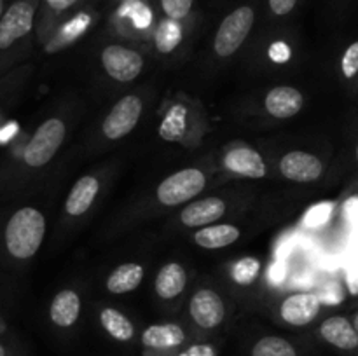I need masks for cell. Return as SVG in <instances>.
<instances>
[{"instance_id": "cell-1", "label": "cell", "mask_w": 358, "mask_h": 356, "mask_svg": "<svg viewBox=\"0 0 358 356\" xmlns=\"http://www.w3.org/2000/svg\"><path fill=\"white\" fill-rule=\"evenodd\" d=\"M45 216L35 206L14 209L0 230V255L9 262H28L44 243Z\"/></svg>"}, {"instance_id": "cell-2", "label": "cell", "mask_w": 358, "mask_h": 356, "mask_svg": "<svg viewBox=\"0 0 358 356\" xmlns=\"http://www.w3.org/2000/svg\"><path fill=\"white\" fill-rule=\"evenodd\" d=\"M37 6L34 0H14L0 20V72L14 56L17 45L27 40L35 27Z\"/></svg>"}, {"instance_id": "cell-3", "label": "cell", "mask_w": 358, "mask_h": 356, "mask_svg": "<svg viewBox=\"0 0 358 356\" xmlns=\"http://www.w3.org/2000/svg\"><path fill=\"white\" fill-rule=\"evenodd\" d=\"M66 136V126L62 119L49 117L38 126L23 147L20 163L24 170H41L51 163Z\"/></svg>"}, {"instance_id": "cell-4", "label": "cell", "mask_w": 358, "mask_h": 356, "mask_svg": "<svg viewBox=\"0 0 358 356\" xmlns=\"http://www.w3.org/2000/svg\"><path fill=\"white\" fill-rule=\"evenodd\" d=\"M254 17L255 14L252 7L241 6L220 23L213 40V47L220 58L234 54L243 45L254 24Z\"/></svg>"}, {"instance_id": "cell-5", "label": "cell", "mask_w": 358, "mask_h": 356, "mask_svg": "<svg viewBox=\"0 0 358 356\" xmlns=\"http://www.w3.org/2000/svg\"><path fill=\"white\" fill-rule=\"evenodd\" d=\"M206 178L198 168H187L164 178L157 187V199L164 206H177L191 201L205 188Z\"/></svg>"}, {"instance_id": "cell-6", "label": "cell", "mask_w": 358, "mask_h": 356, "mask_svg": "<svg viewBox=\"0 0 358 356\" xmlns=\"http://www.w3.org/2000/svg\"><path fill=\"white\" fill-rule=\"evenodd\" d=\"M142 100L136 94H126L124 98L114 105L110 114L105 117L103 126V135L108 140H119L122 136L129 135L138 124L140 115H142Z\"/></svg>"}, {"instance_id": "cell-7", "label": "cell", "mask_w": 358, "mask_h": 356, "mask_svg": "<svg viewBox=\"0 0 358 356\" xmlns=\"http://www.w3.org/2000/svg\"><path fill=\"white\" fill-rule=\"evenodd\" d=\"M101 65L112 79L119 82H131L142 73L143 58L133 49L112 44L101 52Z\"/></svg>"}, {"instance_id": "cell-8", "label": "cell", "mask_w": 358, "mask_h": 356, "mask_svg": "<svg viewBox=\"0 0 358 356\" xmlns=\"http://www.w3.org/2000/svg\"><path fill=\"white\" fill-rule=\"evenodd\" d=\"M189 313L192 321L205 330H213L226 318V306L222 297L208 288H201L191 297Z\"/></svg>"}, {"instance_id": "cell-9", "label": "cell", "mask_w": 358, "mask_h": 356, "mask_svg": "<svg viewBox=\"0 0 358 356\" xmlns=\"http://www.w3.org/2000/svg\"><path fill=\"white\" fill-rule=\"evenodd\" d=\"M318 334L332 348L350 355H358V332L348 316L334 314L325 318L318 328Z\"/></svg>"}, {"instance_id": "cell-10", "label": "cell", "mask_w": 358, "mask_h": 356, "mask_svg": "<svg viewBox=\"0 0 358 356\" xmlns=\"http://www.w3.org/2000/svg\"><path fill=\"white\" fill-rule=\"evenodd\" d=\"M322 299L313 292H299L287 297L280 306V316L292 327H306L318 316Z\"/></svg>"}, {"instance_id": "cell-11", "label": "cell", "mask_w": 358, "mask_h": 356, "mask_svg": "<svg viewBox=\"0 0 358 356\" xmlns=\"http://www.w3.org/2000/svg\"><path fill=\"white\" fill-rule=\"evenodd\" d=\"M280 171L287 180L301 181H315L324 173V164L317 156L304 150H292L285 154L280 161Z\"/></svg>"}, {"instance_id": "cell-12", "label": "cell", "mask_w": 358, "mask_h": 356, "mask_svg": "<svg viewBox=\"0 0 358 356\" xmlns=\"http://www.w3.org/2000/svg\"><path fill=\"white\" fill-rule=\"evenodd\" d=\"M224 166L233 173L247 178H262L266 175V164L261 154L250 147H234L224 156Z\"/></svg>"}, {"instance_id": "cell-13", "label": "cell", "mask_w": 358, "mask_h": 356, "mask_svg": "<svg viewBox=\"0 0 358 356\" xmlns=\"http://www.w3.org/2000/svg\"><path fill=\"white\" fill-rule=\"evenodd\" d=\"M304 105L303 93L296 87L278 86L266 94L264 107L273 117L290 119L301 112Z\"/></svg>"}, {"instance_id": "cell-14", "label": "cell", "mask_w": 358, "mask_h": 356, "mask_svg": "<svg viewBox=\"0 0 358 356\" xmlns=\"http://www.w3.org/2000/svg\"><path fill=\"white\" fill-rule=\"evenodd\" d=\"M226 213V202L220 198H206L185 206L180 213V222L187 227H206L220 220Z\"/></svg>"}, {"instance_id": "cell-15", "label": "cell", "mask_w": 358, "mask_h": 356, "mask_svg": "<svg viewBox=\"0 0 358 356\" xmlns=\"http://www.w3.org/2000/svg\"><path fill=\"white\" fill-rule=\"evenodd\" d=\"M98 191H100V181L91 175L79 178L73 184L69 198L65 201V209L70 216H80L91 208L93 201L96 199Z\"/></svg>"}, {"instance_id": "cell-16", "label": "cell", "mask_w": 358, "mask_h": 356, "mask_svg": "<svg viewBox=\"0 0 358 356\" xmlns=\"http://www.w3.org/2000/svg\"><path fill=\"white\" fill-rule=\"evenodd\" d=\"M80 314V297L73 290H62L56 293L49 307V318L59 328H70L76 325Z\"/></svg>"}, {"instance_id": "cell-17", "label": "cell", "mask_w": 358, "mask_h": 356, "mask_svg": "<svg viewBox=\"0 0 358 356\" xmlns=\"http://www.w3.org/2000/svg\"><path fill=\"white\" fill-rule=\"evenodd\" d=\"M185 342L184 328L175 323L150 325L142 334V344L150 349H171Z\"/></svg>"}, {"instance_id": "cell-18", "label": "cell", "mask_w": 358, "mask_h": 356, "mask_svg": "<svg viewBox=\"0 0 358 356\" xmlns=\"http://www.w3.org/2000/svg\"><path fill=\"white\" fill-rule=\"evenodd\" d=\"M185 285H187V274L178 262L163 265L156 276V292L161 299H175L184 292Z\"/></svg>"}, {"instance_id": "cell-19", "label": "cell", "mask_w": 358, "mask_h": 356, "mask_svg": "<svg viewBox=\"0 0 358 356\" xmlns=\"http://www.w3.org/2000/svg\"><path fill=\"white\" fill-rule=\"evenodd\" d=\"M240 229L229 223H219V225H206L194 234V243L206 250H217L233 244L240 239Z\"/></svg>"}, {"instance_id": "cell-20", "label": "cell", "mask_w": 358, "mask_h": 356, "mask_svg": "<svg viewBox=\"0 0 358 356\" xmlns=\"http://www.w3.org/2000/svg\"><path fill=\"white\" fill-rule=\"evenodd\" d=\"M143 279V267L136 262L119 265L107 278V290L110 293H128L138 288Z\"/></svg>"}, {"instance_id": "cell-21", "label": "cell", "mask_w": 358, "mask_h": 356, "mask_svg": "<svg viewBox=\"0 0 358 356\" xmlns=\"http://www.w3.org/2000/svg\"><path fill=\"white\" fill-rule=\"evenodd\" d=\"M100 323L103 330L110 335L112 339L119 342H129L135 337V327L131 321L128 320L126 314L121 311L114 309V307H105L100 313Z\"/></svg>"}, {"instance_id": "cell-22", "label": "cell", "mask_w": 358, "mask_h": 356, "mask_svg": "<svg viewBox=\"0 0 358 356\" xmlns=\"http://www.w3.org/2000/svg\"><path fill=\"white\" fill-rule=\"evenodd\" d=\"M90 23H91L90 14L80 13V14H77V16H73L72 20L66 21V23L63 24L58 31H56L55 37L51 38V42L45 45V51L48 52L58 51V49L65 47L66 44H72L73 40H77V38H79L80 35L87 30Z\"/></svg>"}, {"instance_id": "cell-23", "label": "cell", "mask_w": 358, "mask_h": 356, "mask_svg": "<svg viewBox=\"0 0 358 356\" xmlns=\"http://www.w3.org/2000/svg\"><path fill=\"white\" fill-rule=\"evenodd\" d=\"M185 131H187V110L182 105H175L161 122L159 136L166 142H180Z\"/></svg>"}, {"instance_id": "cell-24", "label": "cell", "mask_w": 358, "mask_h": 356, "mask_svg": "<svg viewBox=\"0 0 358 356\" xmlns=\"http://www.w3.org/2000/svg\"><path fill=\"white\" fill-rule=\"evenodd\" d=\"M182 24L177 20H164L163 23L157 27L156 35H154V42H156L157 51L166 54V52L175 51L178 47V44L182 42Z\"/></svg>"}, {"instance_id": "cell-25", "label": "cell", "mask_w": 358, "mask_h": 356, "mask_svg": "<svg viewBox=\"0 0 358 356\" xmlns=\"http://www.w3.org/2000/svg\"><path fill=\"white\" fill-rule=\"evenodd\" d=\"M252 356H299L292 342L278 335H266L252 348Z\"/></svg>"}, {"instance_id": "cell-26", "label": "cell", "mask_w": 358, "mask_h": 356, "mask_svg": "<svg viewBox=\"0 0 358 356\" xmlns=\"http://www.w3.org/2000/svg\"><path fill=\"white\" fill-rule=\"evenodd\" d=\"M259 271H261V264H259L257 258H241L234 264L233 279L240 285H250L257 279Z\"/></svg>"}, {"instance_id": "cell-27", "label": "cell", "mask_w": 358, "mask_h": 356, "mask_svg": "<svg viewBox=\"0 0 358 356\" xmlns=\"http://www.w3.org/2000/svg\"><path fill=\"white\" fill-rule=\"evenodd\" d=\"M121 14L131 17L133 24H135L136 28H147L150 24V21H152L150 10L147 9L142 2H136V0H128V2L122 6Z\"/></svg>"}, {"instance_id": "cell-28", "label": "cell", "mask_w": 358, "mask_h": 356, "mask_svg": "<svg viewBox=\"0 0 358 356\" xmlns=\"http://www.w3.org/2000/svg\"><path fill=\"white\" fill-rule=\"evenodd\" d=\"M341 73L345 79L352 80L358 75V40L350 44L341 58Z\"/></svg>"}, {"instance_id": "cell-29", "label": "cell", "mask_w": 358, "mask_h": 356, "mask_svg": "<svg viewBox=\"0 0 358 356\" xmlns=\"http://www.w3.org/2000/svg\"><path fill=\"white\" fill-rule=\"evenodd\" d=\"M332 213V202H322V205H315L310 212L304 216V223L308 227H320L331 218Z\"/></svg>"}, {"instance_id": "cell-30", "label": "cell", "mask_w": 358, "mask_h": 356, "mask_svg": "<svg viewBox=\"0 0 358 356\" xmlns=\"http://www.w3.org/2000/svg\"><path fill=\"white\" fill-rule=\"evenodd\" d=\"M161 6L170 20L180 21L191 13L192 0H161Z\"/></svg>"}, {"instance_id": "cell-31", "label": "cell", "mask_w": 358, "mask_h": 356, "mask_svg": "<svg viewBox=\"0 0 358 356\" xmlns=\"http://www.w3.org/2000/svg\"><path fill=\"white\" fill-rule=\"evenodd\" d=\"M297 0H269V7L276 16H285L296 7Z\"/></svg>"}, {"instance_id": "cell-32", "label": "cell", "mask_w": 358, "mask_h": 356, "mask_svg": "<svg viewBox=\"0 0 358 356\" xmlns=\"http://www.w3.org/2000/svg\"><path fill=\"white\" fill-rule=\"evenodd\" d=\"M345 213L346 216H348L350 223H352L355 229H358V195H355V198H352L348 202H346Z\"/></svg>"}, {"instance_id": "cell-33", "label": "cell", "mask_w": 358, "mask_h": 356, "mask_svg": "<svg viewBox=\"0 0 358 356\" xmlns=\"http://www.w3.org/2000/svg\"><path fill=\"white\" fill-rule=\"evenodd\" d=\"M180 356H215V353H213V349L210 348V346L199 344V346H194V348L187 349L185 353H182Z\"/></svg>"}, {"instance_id": "cell-34", "label": "cell", "mask_w": 358, "mask_h": 356, "mask_svg": "<svg viewBox=\"0 0 358 356\" xmlns=\"http://www.w3.org/2000/svg\"><path fill=\"white\" fill-rule=\"evenodd\" d=\"M44 2L45 6L51 10H55V13H62V10L70 9L77 0H44Z\"/></svg>"}, {"instance_id": "cell-35", "label": "cell", "mask_w": 358, "mask_h": 356, "mask_svg": "<svg viewBox=\"0 0 358 356\" xmlns=\"http://www.w3.org/2000/svg\"><path fill=\"white\" fill-rule=\"evenodd\" d=\"M269 274H271V279H273V281H275V283L282 281V279H283V271H282V269H280V271H278V262H276V264L273 265L271 272H269Z\"/></svg>"}, {"instance_id": "cell-36", "label": "cell", "mask_w": 358, "mask_h": 356, "mask_svg": "<svg viewBox=\"0 0 358 356\" xmlns=\"http://www.w3.org/2000/svg\"><path fill=\"white\" fill-rule=\"evenodd\" d=\"M348 286L353 293H358V272H352L348 276Z\"/></svg>"}, {"instance_id": "cell-37", "label": "cell", "mask_w": 358, "mask_h": 356, "mask_svg": "<svg viewBox=\"0 0 358 356\" xmlns=\"http://www.w3.org/2000/svg\"><path fill=\"white\" fill-rule=\"evenodd\" d=\"M0 356H16V353H14L9 346L3 344V342L0 341Z\"/></svg>"}, {"instance_id": "cell-38", "label": "cell", "mask_w": 358, "mask_h": 356, "mask_svg": "<svg viewBox=\"0 0 358 356\" xmlns=\"http://www.w3.org/2000/svg\"><path fill=\"white\" fill-rule=\"evenodd\" d=\"M6 9H7L6 0H0V20H2V16H3V13H6Z\"/></svg>"}, {"instance_id": "cell-39", "label": "cell", "mask_w": 358, "mask_h": 356, "mask_svg": "<svg viewBox=\"0 0 358 356\" xmlns=\"http://www.w3.org/2000/svg\"><path fill=\"white\" fill-rule=\"evenodd\" d=\"M352 321H353V325H355V328H357V332H358V311L352 316Z\"/></svg>"}, {"instance_id": "cell-40", "label": "cell", "mask_w": 358, "mask_h": 356, "mask_svg": "<svg viewBox=\"0 0 358 356\" xmlns=\"http://www.w3.org/2000/svg\"><path fill=\"white\" fill-rule=\"evenodd\" d=\"M6 334V323H3V320L0 318V335Z\"/></svg>"}, {"instance_id": "cell-41", "label": "cell", "mask_w": 358, "mask_h": 356, "mask_svg": "<svg viewBox=\"0 0 358 356\" xmlns=\"http://www.w3.org/2000/svg\"><path fill=\"white\" fill-rule=\"evenodd\" d=\"M355 157H357V161H358V145H357V149H355Z\"/></svg>"}]
</instances>
